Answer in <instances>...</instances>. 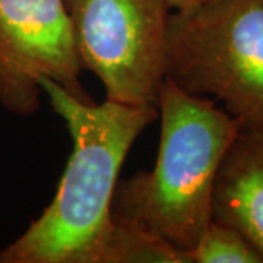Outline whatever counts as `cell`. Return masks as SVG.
Returning <instances> with one entry per match:
<instances>
[{
  "instance_id": "obj_4",
  "label": "cell",
  "mask_w": 263,
  "mask_h": 263,
  "mask_svg": "<svg viewBox=\"0 0 263 263\" xmlns=\"http://www.w3.org/2000/svg\"><path fill=\"white\" fill-rule=\"evenodd\" d=\"M84 70L105 98L157 105L165 79L168 0H65Z\"/></svg>"
},
{
  "instance_id": "obj_5",
  "label": "cell",
  "mask_w": 263,
  "mask_h": 263,
  "mask_svg": "<svg viewBox=\"0 0 263 263\" xmlns=\"http://www.w3.org/2000/svg\"><path fill=\"white\" fill-rule=\"evenodd\" d=\"M82 70L65 0H0V105L8 113H37L44 79L92 101Z\"/></svg>"
},
{
  "instance_id": "obj_3",
  "label": "cell",
  "mask_w": 263,
  "mask_h": 263,
  "mask_svg": "<svg viewBox=\"0 0 263 263\" xmlns=\"http://www.w3.org/2000/svg\"><path fill=\"white\" fill-rule=\"evenodd\" d=\"M165 79L221 101L243 129H263V0H205L171 10Z\"/></svg>"
},
{
  "instance_id": "obj_8",
  "label": "cell",
  "mask_w": 263,
  "mask_h": 263,
  "mask_svg": "<svg viewBox=\"0 0 263 263\" xmlns=\"http://www.w3.org/2000/svg\"><path fill=\"white\" fill-rule=\"evenodd\" d=\"M186 254L189 263H263L262 253L237 228L215 219Z\"/></svg>"
},
{
  "instance_id": "obj_2",
  "label": "cell",
  "mask_w": 263,
  "mask_h": 263,
  "mask_svg": "<svg viewBox=\"0 0 263 263\" xmlns=\"http://www.w3.org/2000/svg\"><path fill=\"white\" fill-rule=\"evenodd\" d=\"M160 148L151 171L119 180L111 216L189 250L214 219L216 174L241 124L215 101L164 79L158 100Z\"/></svg>"
},
{
  "instance_id": "obj_1",
  "label": "cell",
  "mask_w": 263,
  "mask_h": 263,
  "mask_svg": "<svg viewBox=\"0 0 263 263\" xmlns=\"http://www.w3.org/2000/svg\"><path fill=\"white\" fill-rule=\"evenodd\" d=\"M44 95L67 126L72 154L43 214L5 249L0 263H95L113 226L111 205L124 160L155 119L157 105L81 101L44 79Z\"/></svg>"
},
{
  "instance_id": "obj_7",
  "label": "cell",
  "mask_w": 263,
  "mask_h": 263,
  "mask_svg": "<svg viewBox=\"0 0 263 263\" xmlns=\"http://www.w3.org/2000/svg\"><path fill=\"white\" fill-rule=\"evenodd\" d=\"M95 263H189V257L186 250L160 235L113 219Z\"/></svg>"
},
{
  "instance_id": "obj_6",
  "label": "cell",
  "mask_w": 263,
  "mask_h": 263,
  "mask_svg": "<svg viewBox=\"0 0 263 263\" xmlns=\"http://www.w3.org/2000/svg\"><path fill=\"white\" fill-rule=\"evenodd\" d=\"M212 212L263 256V129H241L227 151L216 174Z\"/></svg>"
},
{
  "instance_id": "obj_9",
  "label": "cell",
  "mask_w": 263,
  "mask_h": 263,
  "mask_svg": "<svg viewBox=\"0 0 263 263\" xmlns=\"http://www.w3.org/2000/svg\"><path fill=\"white\" fill-rule=\"evenodd\" d=\"M205 0H168L170 8L171 10H181V9H187V8H192L195 5H199Z\"/></svg>"
}]
</instances>
